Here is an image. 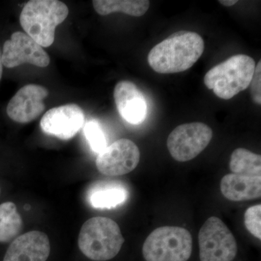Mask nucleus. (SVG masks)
I'll return each mask as SVG.
<instances>
[{"label": "nucleus", "mask_w": 261, "mask_h": 261, "mask_svg": "<svg viewBox=\"0 0 261 261\" xmlns=\"http://www.w3.org/2000/svg\"><path fill=\"white\" fill-rule=\"evenodd\" d=\"M204 49L205 42L198 34L181 31L154 46L147 56V61L157 73H181L195 64Z\"/></svg>", "instance_id": "nucleus-1"}, {"label": "nucleus", "mask_w": 261, "mask_h": 261, "mask_svg": "<svg viewBox=\"0 0 261 261\" xmlns=\"http://www.w3.org/2000/svg\"><path fill=\"white\" fill-rule=\"evenodd\" d=\"M69 14L68 6L58 0H32L20 15L22 28L41 47H49L55 41L56 29Z\"/></svg>", "instance_id": "nucleus-2"}, {"label": "nucleus", "mask_w": 261, "mask_h": 261, "mask_svg": "<svg viewBox=\"0 0 261 261\" xmlns=\"http://www.w3.org/2000/svg\"><path fill=\"white\" fill-rule=\"evenodd\" d=\"M124 243L119 226L109 218L87 220L80 230L78 245L86 257L94 261H106L118 255Z\"/></svg>", "instance_id": "nucleus-3"}, {"label": "nucleus", "mask_w": 261, "mask_h": 261, "mask_svg": "<svg viewBox=\"0 0 261 261\" xmlns=\"http://www.w3.org/2000/svg\"><path fill=\"white\" fill-rule=\"evenodd\" d=\"M255 68L251 57L236 55L208 70L204 84L216 97L228 100L250 87Z\"/></svg>", "instance_id": "nucleus-4"}, {"label": "nucleus", "mask_w": 261, "mask_h": 261, "mask_svg": "<svg viewBox=\"0 0 261 261\" xmlns=\"http://www.w3.org/2000/svg\"><path fill=\"white\" fill-rule=\"evenodd\" d=\"M193 241L186 228L161 226L149 233L142 247L146 261H187Z\"/></svg>", "instance_id": "nucleus-5"}, {"label": "nucleus", "mask_w": 261, "mask_h": 261, "mask_svg": "<svg viewBox=\"0 0 261 261\" xmlns=\"http://www.w3.org/2000/svg\"><path fill=\"white\" fill-rule=\"evenodd\" d=\"M200 261H232L238 252L233 233L219 218L206 220L198 234Z\"/></svg>", "instance_id": "nucleus-6"}, {"label": "nucleus", "mask_w": 261, "mask_h": 261, "mask_svg": "<svg viewBox=\"0 0 261 261\" xmlns=\"http://www.w3.org/2000/svg\"><path fill=\"white\" fill-rule=\"evenodd\" d=\"M212 138L213 130L205 123H185L171 132L168 137L167 147L173 159L178 162H187L200 154Z\"/></svg>", "instance_id": "nucleus-7"}, {"label": "nucleus", "mask_w": 261, "mask_h": 261, "mask_svg": "<svg viewBox=\"0 0 261 261\" xmlns=\"http://www.w3.org/2000/svg\"><path fill=\"white\" fill-rule=\"evenodd\" d=\"M140 161V149L135 142L121 139L98 154L96 166L98 171L106 176H123L134 171Z\"/></svg>", "instance_id": "nucleus-8"}, {"label": "nucleus", "mask_w": 261, "mask_h": 261, "mask_svg": "<svg viewBox=\"0 0 261 261\" xmlns=\"http://www.w3.org/2000/svg\"><path fill=\"white\" fill-rule=\"evenodd\" d=\"M2 62L8 68H15L23 63L45 68L49 65L50 58L43 47L28 34L16 32L5 42Z\"/></svg>", "instance_id": "nucleus-9"}, {"label": "nucleus", "mask_w": 261, "mask_h": 261, "mask_svg": "<svg viewBox=\"0 0 261 261\" xmlns=\"http://www.w3.org/2000/svg\"><path fill=\"white\" fill-rule=\"evenodd\" d=\"M85 114L82 108L74 103L49 110L40 121L42 132L62 140L75 137L84 126Z\"/></svg>", "instance_id": "nucleus-10"}, {"label": "nucleus", "mask_w": 261, "mask_h": 261, "mask_svg": "<svg viewBox=\"0 0 261 261\" xmlns=\"http://www.w3.org/2000/svg\"><path fill=\"white\" fill-rule=\"evenodd\" d=\"M49 91L43 86L27 84L19 89L7 106L10 119L17 123H30L37 119L45 110L44 99Z\"/></svg>", "instance_id": "nucleus-11"}, {"label": "nucleus", "mask_w": 261, "mask_h": 261, "mask_svg": "<svg viewBox=\"0 0 261 261\" xmlns=\"http://www.w3.org/2000/svg\"><path fill=\"white\" fill-rule=\"evenodd\" d=\"M113 97L120 116L128 123L138 125L145 121L147 104L145 95L133 82L121 81L116 84Z\"/></svg>", "instance_id": "nucleus-12"}, {"label": "nucleus", "mask_w": 261, "mask_h": 261, "mask_svg": "<svg viewBox=\"0 0 261 261\" xmlns=\"http://www.w3.org/2000/svg\"><path fill=\"white\" fill-rule=\"evenodd\" d=\"M50 253V243L46 233L32 231L13 240L3 261H46Z\"/></svg>", "instance_id": "nucleus-13"}, {"label": "nucleus", "mask_w": 261, "mask_h": 261, "mask_svg": "<svg viewBox=\"0 0 261 261\" xmlns=\"http://www.w3.org/2000/svg\"><path fill=\"white\" fill-rule=\"evenodd\" d=\"M220 187L221 193L228 200H255L261 196V176L228 173L221 179Z\"/></svg>", "instance_id": "nucleus-14"}, {"label": "nucleus", "mask_w": 261, "mask_h": 261, "mask_svg": "<svg viewBox=\"0 0 261 261\" xmlns=\"http://www.w3.org/2000/svg\"><path fill=\"white\" fill-rule=\"evenodd\" d=\"M128 196V190L121 181H101L90 189L88 199L94 208L111 209L123 204Z\"/></svg>", "instance_id": "nucleus-15"}, {"label": "nucleus", "mask_w": 261, "mask_h": 261, "mask_svg": "<svg viewBox=\"0 0 261 261\" xmlns=\"http://www.w3.org/2000/svg\"><path fill=\"white\" fill-rule=\"evenodd\" d=\"M92 5L95 11L100 15L113 13H123L134 17H141L149 8L147 0H94Z\"/></svg>", "instance_id": "nucleus-16"}, {"label": "nucleus", "mask_w": 261, "mask_h": 261, "mask_svg": "<svg viewBox=\"0 0 261 261\" xmlns=\"http://www.w3.org/2000/svg\"><path fill=\"white\" fill-rule=\"evenodd\" d=\"M23 225V219L13 202H6L0 205V243H9L16 238Z\"/></svg>", "instance_id": "nucleus-17"}, {"label": "nucleus", "mask_w": 261, "mask_h": 261, "mask_svg": "<svg viewBox=\"0 0 261 261\" xmlns=\"http://www.w3.org/2000/svg\"><path fill=\"white\" fill-rule=\"evenodd\" d=\"M229 168L232 173L261 176V156L245 148H238L231 154Z\"/></svg>", "instance_id": "nucleus-18"}, {"label": "nucleus", "mask_w": 261, "mask_h": 261, "mask_svg": "<svg viewBox=\"0 0 261 261\" xmlns=\"http://www.w3.org/2000/svg\"><path fill=\"white\" fill-rule=\"evenodd\" d=\"M84 135L91 149L99 154L108 147L107 139L102 127L96 121H89L84 125Z\"/></svg>", "instance_id": "nucleus-19"}, {"label": "nucleus", "mask_w": 261, "mask_h": 261, "mask_svg": "<svg viewBox=\"0 0 261 261\" xmlns=\"http://www.w3.org/2000/svg\"><path fill=\"white\" fill-rule=\"evenodd\" d=\"M245 227L255 238L261 239V205L249 207L245 214Z\"/></svg>", "instance_id": "nucleus-20"}, {"label": "nucleus", "mask_w": 261, "mask_h": 261, "mask_svg": "<svg viewBox=\"0 0 261 261\" xmlns=\"http://www.w3.org/2000/svg\"><path fill=\"white\" fill-rule=\"evenodd\" d=\"M250 93H251L252 99L254 102L256 103L258 106L261 104V62L259 61L258 64L255 67L252 76L251 82H250Z\"/></svg>", "instance_id": "nucleus-21"}, {"label": "nucleus", "mask_w": 261, "mask_h": 261, "mask_svg": "<svg viewBox=\"0 0 261 261\" xmlns=\"http://www.w3.org/2000/svg\"><path fill=\"white\" fill-rule=\"evenodd\" d=\"M238 2L237 0H219V3L224 6L231 7L238 3Z\"/></svg>", "instance_id": "nucleus-22"}, {"label": "nucleus", "mask_w": 261, "mask_h": 261, "mask_svg": "<svg viewBox=\"0 0 261 261\" xmlns=\"http://www.w3.org/2000/svg\"><path fill=\"white\" fill-rule=\"evenodd\" d=\"M3 62H2V53H1V50H0V80H1L2 76H3Z\"/></svg>", "instance_id": "nucleus-23"}, {"label": "nucleus", "mask_w": 261, "mask_h": 261, "mask_svg": "<svg viewBox=\"0 0 261 261\" xmlns=\"http://www.w3.org/2000/svg\"><path fill=\"white\" fill-rule=\"evenodd\" d=\"M0 193H1V189H0Z\"/></svg>", "instance_id": "nucleus-24"}]
</instances>
